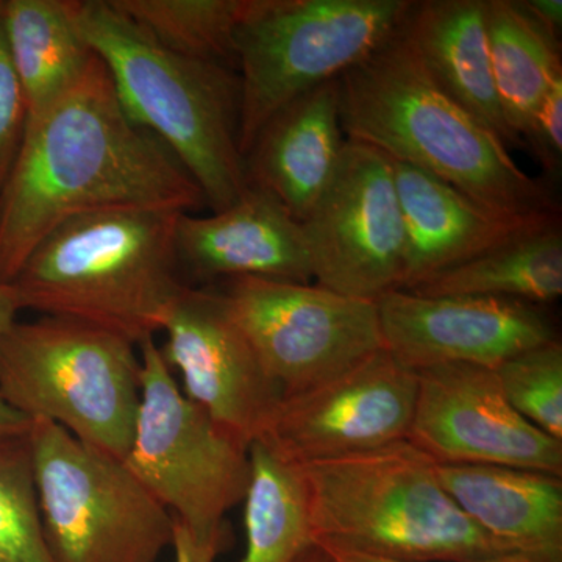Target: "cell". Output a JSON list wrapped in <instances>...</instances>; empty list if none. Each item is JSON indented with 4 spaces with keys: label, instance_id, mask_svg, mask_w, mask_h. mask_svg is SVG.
I'll list each match as a JSON object with an SVG mask.
<instances>
[{
    "label": "cell",
    "instance_id": "d6986e66",
    "mask_svg": "<svg viewBox=\"0 0 562 562\" xmlns=\"http://www.w3.org/2000/svg\"><path fill=\"white\" fill-rule=\"evenodd\" d=\"M450 497L492 538L532 562H562V476L490 464H436Z\"/></svg>",
    "mask_w": 562,
    "mask_h": 562
},
{
    "label": "cell",
    "instance_id": "ba28073f",
    "mask_svg": "<svg viewBox=\"0 0 562 562\" xmlns=\"http://www.w3.org/2000/svg\"><path fill=\"white\" fill-rule=\"evenodd\" d=\"M44 532L57 562H158L176 519L124 461L32 420L27 431Z\"/></svg>",
    "mask_w": 562,
    "mask_h": 562
},
{
    "label": "cell",
    "instance_id": "484cf974",
    "mask_svg": "<svg viewBox=\"0 0 562 562\" xmlns=\"http://www.w3.org/2000/svg\"><path fill=\"white\" fill-rule=\"evenodd\" d=\"M0 562H57L44 532L27 432L0 438Z\"/></svg>",
    "mask_w": 562,
    "mask_h": 562
},
{
    "label": "cell",
    "instance_id": "8fae6325",
    "mask_svg": "<svg viewBox=\"0 0 562 562\" xmlns=\"http://www.w3.org/2000/svg\"><path fill=\"white\" fill-rule=\"evenodd\" d=\"M301 224L321 286L373 302L402 290L405 225L383 151L347 139L338 171Z\"/></svg>",
    "mask_w": 562,
    "mask_h": 562
},
{
    "label": "cell",
    "instance_id": "f546056e",
    "mask_svg": "<svg viewBox=\"0 0 562 562\" xmlns=\"http://www.w3.org/2000/svg\"><path fill=\"white\" fill-rule=\"evenodd\" d=\"M231 543L228 538L213 539V541H201L187 527L180 522L173 525V562H216L217 557Z\"/></svg>",
    "mask_w": 562,
    "mask_h": 562
},
{
    "label": "cell",
    "instance_id": "d590c367",
    "mask_svg": "<svg viewBox=\"0 0 562 562\" xmlns=\"http://www.w3.org/2000/svg\"><path fill=\"white\" fill-rule=\"evenodd\" d=\"M0 5H2V0H0Z\"/></svg>",
    "mask_w": 562,
    "mask_h": 562
},
{
    "label": "cell",
    "instance_id": "9a60e30c",
    "mask_svg": "<svg viewBox=\"0 0 562 562\" xmlns=\"http://www.w3.org/2000/svg\"><path fill=\"white\" fill-rule=\"evenodd\" d=\"M376 308L384 349L413 371L441 364L495 369L558 339L543 306L513 299L392 291Z\"/></svg>",
    "mask_w": 562,
    "mask_h": 562
},
{
    "label": "cell",
    "instance_id": "83f0119b",
    "mask_svg": "<svg viewBox=\"0 0 562 562\" xmlns=\"http://www.w3.org/2000/svg\"><path fill=\"white\" fill-rule=\"evenodd\" d=\"M2 5H0V190L20 151L29 120L27 102L7 46Z\"/></svg>",
    "mask_w": 562,
    "mask_h": 562
},
{
    "label": "cell",
    "instance_id": "603a6c76",
    "mask_svg": "<svg viewBox=\"0 0 562 562\" xmlns=\"http://www.w3.org/2000/svg\"><path fill=\"white\" fill-rule=\"evenodd\" d=\"M486 35L503 117L525 147L547 91L562 77L560 41L535 24L517 0H486Z\"/></svg>",
    "mask_w": 562,
    "mask_h": 562
},
{
    "label": "cell",
    "instance_id": "d4e9b609",
    "mask_svg": "<svg viewBox=\"0 0 562 562\" xmlns=\"http://www.w3.org/2000/svg\"><path fill=\"white\" fill-rule=\"evenodd\" d=\"M158 43L194 60L235 69L236 31L249 0H110Z\"/></svg>",
    "mask_w": 562,
    "mask_h": 562
},
{
    "label": "cell",
    "instance_id": "1f68e13d",
    "mask_svg": "<svg viewBox=\"0 0 562 562\" xmlns=\"http://www.w3.org/2000/svg\"><path fill=\"white\" fill-rule=\"evenodd\" d=\"M29 427H31V420L18 413L16 409L11 408L0 395V438L25 435Z\"/></svg>",
    "mask_w": 562,
    "mask_h": 562
},
{
    "label": "cell",
    "instance_id": "52a82bcc",
    "mask_svg": "<svg viewBox=\"0 0 562 562\" xmlns=\"http://www.w3.org/2000/svg\"><path fill=\"white\" fill-rule=\"evenodd\" d=\"M413 0H249L236 31L239 149L277 111L339 79L402 27Z\"/></svg>",
    "mask_w": 562,
    "mask_h": 562
},
{
    "label": "cell",
    "instance_id": "7c38bea8",
    "mask_svg": "<svg viewBox=\"0 0 562 562\" xmlns=\"http://www.w3.org/2000/svg\"><path fill=\"white\" fill-rule=\"evenodd\" d=\"M417 372L382 349L335 379L281 395L258 442L294 465L408 441Z\"/></svg>",
    "mask_w": 562,
    "mask_h": 562
},
{
    "label": "cell",
    "instance_id": "cb8c5ba5",
    "mask_svg": "<svg viewBox=\"0 0 562 562\" xmlns=\"http://www.w3.org/2000/svg\"><path fill=\"white\" fill-rule=\"evenodd\" d=\"M249 457L243 562H303L316 546L301 471L258 441L249 447Z\"/></svg>",
    "mask_w": 562,
    "mask_h": 562
},
{
    "label": "cell",
    "instance_id": "e0dca14e",
    "mask_svg": "<svg viewBox=\"0 0 562 562\" xmlns=\"http://www.w3.org/2000/svg\"><path fill=\"white\" fill-rule=\"evenodd\" d=\"M391 162L406 236L401 291L561 220L560 213L519 216L487 209L431 173Z\"/></svg>",
    "mask_w": 562,
    "mask_h": 562
},
{
    "label": "cell",
    "instance_id": "5bb4252c",
    "mask_svg": "<svg viewBox=\"0 0 562 562\" xmlns=\"http://www.w3.org/2000/svg\"><path fill=\"white\" fill-rule=\"evenodd\" d=\"M161 331L162 358L180 372L183 394L227 435L250 447L271 419L281 391L262 369L222 292L184 288Z\"/></svg>",
    "mask_w": 562,
    "mask_h": 562
},
{
    "label": "cell",
    "instance_id": "4316f807",
    "mask_svg": "<svg viewBox=\"0 0 562 562\" xmlns=\"http://www.w3.org/2000/svg\"><path fill=\"white\" fill-rule=\"evenodd\" d=\"M494 372L513 408L539 430L562 441L560 339L514 355Z\"/></svg>",
    "mask_w": 562,
    "mask_h": 562
},
{
    "label": "cell",
    "instance_id": "2e32d148",
    "mask_svg": "<svg viewBox=\"0 0 562 562\" xmlns=\"http://www.w3.org/2000/svg\"><path fill=\"white\" fill-rule=\"evenodd\" d=\"M176 244L180 265L201 280L313 281L301 222L271 192L250 184L238 202L211 216L181 214Z\"/></svg>",
    "mask_w": 562,
    "mask_h": 562
},
{
    "label": "cell",
    "instance_id": "7402d4cb",
    "mask_svg": "<svg viewBox=\"0 0 562 562\" xmlns=\"http://www.w3.org/2000/svg\"><path fill=\"white\" fill-rule=\"evenodd\" d=\"M428 297L475 295L547 305L562 295L561 220L422 280L409 290Z\"/></svg>",
    "mask_w": 562,
    "mask_h": 562
},
{
    "label": "cell",
    "instance_id": "7a4b0ae2",
    "mask_svg": "<svg viewBox=\"0 0 562 562\" xmlns=\"http://www.w3.org/2000/svg\"><path fill=\"white\" fill-rule=\"evenodd\" d=\"M347 139L375 147L502 213H560L553 192L436 83L402 27L339 77Z\"/></svg>",
    "mask_w": 562,
    "mask_h": 562
},
{
    "label": "cell",
    "instance_id": "8992f818",
    "mask_svg": "<svg viewBox=\"0 0 562 562\" xmlns=\"http://www.w3.org/2000/svg\"><path fill=\"white\" fill-rule=\"evenodd\" d=\"M135 347L85 322L16 321L0 336V395L29 420L124 461L140 397Z\"/></svg>",
    "mask_w": 562,
    "mask_h": 562
},
{
    "label": "cell",
    "instance_id": "4fadbf2b",
    "mask_svg": "<svg viewBox=\"0 0 562 562\" xmlns=\"http://www.w3.org/2000/svg\"><path fill=\"white\" fill-rule=\"evenodd\" d=\"M417 372L408 441L443 464H490L562 476V441L506 401L494 369L441 364Z\"/></svg>",
    "mask_w": 562,
    "mask_h": 562
},
{
    "label": "cell",
    "instance_id": "44dd1931",
    "mask_svg": "<svg viewBox=\"0 0 562 562\" xmlns=\"http://www.w3.org/2000/svg\"><path fill=\"white\" fill-rule=\"evenodd\" d=\"M76 3L3 0V32L27 102L29 120L68 94L94 60V52L77 24Z\"/></svg>",
    "mask_w": 562,
    "mask_h": 562
},
{
    "label": "cell",
    "instance_id": "ac0fdd59",
    "mask_svg": "<svg viewBox=\"0 0 562 562\" xmlns=\"http://www.w3.org/2000/svg\"><path fill=\"white\" fill-rule=\"evenodd\" d=\"M339 106V79L325 81L277 111L244 157L247 183L271 192L299 222L338 171L347 140Z\"/></svg>",
    "mask_w": 562,
    "mask_h": 562
},
{
    "label": "cell",
    "instance_id": "6da1fadb",
    "mask_svg": "<svg viewBox=\"0 0 562 562\" xmlns=\"http://www.w3.org/2000/svg\"><path fill=\"white\" fill-rule=\"evenodd\" d=\"M205 205L168 147L122 109L109 70L94 57L68 94L25 125L0 190V281L11 283L36 246L74 217L122 210L191 214Z\"/></svg>",
    "mask_w": 562,
    "mask_h": 562
},
{
    "label": "cell",
    "instance_id": "f1b7e54d",
    "mask_svg": "<svg viewBox=\"0 0 562 562\" xmlns=\"http://www.w3.org/2000/svg\"><path fill=\"white\" fill-rule=\"evenodd\" d=\"M525 147L538 158L549 176H560L562 166V77L554 80L536 113Z\"/></svg>",
    "mask_w": 562,
    "mask_h": 562
},
{
    "label": "cell",
    "instance_id": "5b68a950",
    "mask_svg": "<svg viewBox=\"0 0 562 562\" xmlns=\"http://www.w3.org/2000/svg\"><path fill=\"white\" fill-rule=\"evenodd\" d=\"M409 441L297 465L313 541L325 553L398 562H465L513 553L482 530Z\"/></svg>",
    "mask_w": 562,
    "mask_h": 562
},
{
    "label": "cell",
    "instance_id": "3957f363",
    "mask_svg": "<svg viewBox=\"0 0 562 562\" xmlns=\"http://www.w3.org/2000/svg\"><path fill=\"white\" fill-rule=\"evenodd\" d=\"M76 20L109 70L122 109L168 147L222 211L249 188L239 149V79L235 69L177 54L110 0H77Z\"/></svg>",
    "mask_w": 562,
    "mask_h": 562
},
{
    "label": "cell",
    "instance_id": "836d02e7",
    "mask_svg": "<svg viewBox=\"0 0 562 562\" xmlns=\"http://www.w3.org/2000/svg\"><path fill=\"white\" fill-rule=\"evenodd\" d=\"M325 553V552H324ZM331 562H398L382 560V558L364 557V554L353 553H325ZM465 562H532L519 553L498 554V557L483 558V560H473Z\"/></svg>",
    "mask_w": 562,
    "mask_h": 562
},
{
    "label": "cell",
    "instance_id": "30bf717a",
    "mask_svg": "<svg viewBox=\"0 0 562 562\" xmlns=\"http://www.w3.org/2000/svg\"><path fill=\"white\" fill-rule=\"evenodd\" d=\"M221 292L281 395L328 382L384 349L376 302L254 277L231 280Z\"/></svg>",
    "mask_w": 562,
    "mask_h": 562
},
{
    "label": "cell",
    "instance_id": "277c9868",
    "mask_svg": "<svg viewBox=\"0 0 562 562\" xmlns=\"http://www.w3.org/2000/svg\"><path fill=\"white\" fill-rule=\"evenodd\" d=\"M168 210L74 217L36 246L11 281L21 310L94 325L139 346L161 331L187 284Z\"/></svg>",
    "mask_w": 562,
    "mask_h": 562
},
{
    "label": "cell",
    "instance_id": "9c48e42d",
    "mask_svg": "<svg viewBox=\"0 0 562 562\" xmlns=\"http://www.w3.org/2000/svg\"><path fill=\"white\" fill-rule=\"evenodd\" d=\"M138 347L140 397L124 462L195 538H228L225 516L249 490V447L180 391L154 338Z\"/></svg>",
    "mask_w": 562,
    "mask_h": 562
},
{
    "label": "cell",
    "instance_id": "e575fe53",
    "mask_svg": "<svg viewBox=\"0 0 562 562\" xmlns=\"http://www.w3.org/2000/svg\"><path fill=\"white\" fill-rule=\"evenodd\" d=\"M303 562H331V560L316 547V549H314L313 552L303 560Z\"/></svg>",
    "mask_w": 562,
    "mask_h": 562
},
{
    "label": "cell",
    "instance_id": "ffe728a7",
    "mask_svg": "<svg viewBox=\"0 0 562 562\" xmlns=\"http://www.w3.org/2000/svg\"><path fill=\"white\" fill-rule=\"evenodd\" d=\"M403 35L436 83L506 147H522L503 117L486 35V0L413 2Z\"/></svg>",
    "mask_w": 562,
    "mask_h": 562
},
{
    "label": "cell",
    "instance_id": "4dcf8cb0",
    "mask_svg": "<svg viewBox=\"0 0 562 562\" xmlns=\"http://www.w3.org/2000/svg\"><path fill=\"white\" fill-rule=\"evenodd\" d=\"M517 3L547 35L560 41L562 31L561 0H517Z\"/></svg>",
    "mask_w": 562,
    "mask_h": 562
},
{
    "label": "cell",
    "instance_id": "d6a6232c",
    "mask_svg": "<svg viewBox=\"0 0 562 562\" xmlns=\"http://www.w3.org/2000/svg\"><path fill=\"white\" fill-rule=\"evenodd\" d=\"M21 312L16 292L11 283L0 281V336L16 322L18 313Z\"/></svg>",
    "mask_w": 562,
    "mask_h": 562
}]
</instances>
